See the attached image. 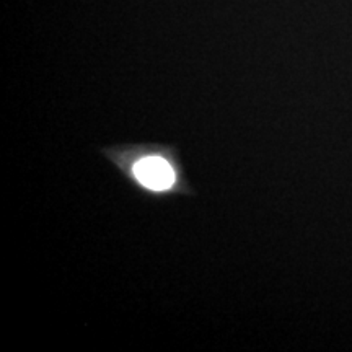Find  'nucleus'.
Masks as SVG:
<instances>
[{"label": "nucleus", "instance_id": "nucleus-1", "mask_svg": "<svg viewBox=\"0 0 352 352\" xmlns=\"http://www.w3.org/2000/svg\"><path fill=\"white\" fill-rule=\"evenodd\" d=\"M135 178L147 188L166 189L175 183V171L162 158H145L135 168Z\"/></svg>", "mask_w": 352, "mask_h": 352}]
</instances>
